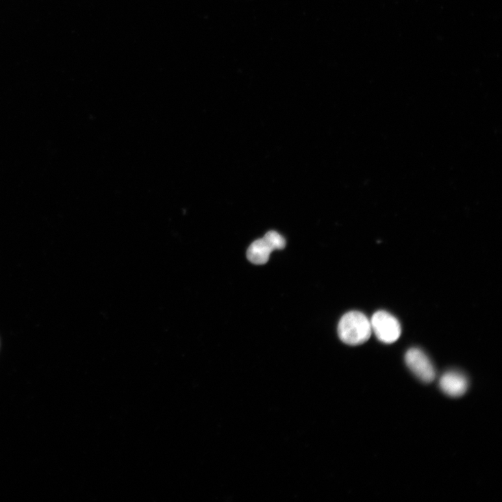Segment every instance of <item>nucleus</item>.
I'll list each match as a JSON object with an SVG mask.
<instances>
[{"label": "nucleus", "instance_id": "obj_3", "mask_svg": "<svg viewBox=\"0 0 502 502\" xmlns=\"http://www.w3.org/2000/svg\"><path fill=\"white\" fill-rule=\"evenodd\" d=\"M372 332L381 342L392 344L401 335V326L398 319L385 311H379L370 320Z\"/></svg>", "mask_w": 502, "mask_h": 502}, {"label": "nucleus", "instance_id": "obj_1", "mask_svg": "<svg viewBox=\"0 0 502 502\" xmlns=\"http://www.w3.org/2000/svg\"><path fill=\"white\" fill-rule=\"evenodd\" d=\"M338 333L344 343L356 346L368 340L373 332L371 321L364 314L351 312L340 319Z\"/></svg>", "mask_w": 502, "mask_h": 502}, {"label": "nucleus", "instance_id": "obj_2", "mask_svg": "<svg viewBox=\"0 0 502 502\" xmlns=\"http://www.w3.org/2000/svg\"><path fill=\"white\" fill-rule=\"evenodd\" d=\"M286 245V240L282 236L276 231H269L263 238L251 244L247 251V258L255 264H266L273 251L282 250Z\"/></svg>", "mask_w": 502, "mask_h": 502}, {"label": "nucleus", "instance_id": "obj_5", "mask_svg": "<svg viewBox=\"0 0 502 502\" xmlns=\"http://www.w3.org/2000/svg\"><path fill=\"white\" fill-rule=\"evenodd\" d=\"M440 387L447 395L460 397L467 392L468 381L464 375L459 372L449 371L440 378Z\"/></svg>", "mask_w": 502, "mask_h": 502}, {"label": "nucleus", "instance_id": "obj_4", "mask_svg": "<svg viewBox=\"0 0 502 502\" xmlns=\"http://www.w3.org/2000/svg\"><path fill=\"white\" fill-rule=\"evenodd\" d=\"M410 370L422 381L431 383L434 381L436 372L429 357L419 349L413 347L405 357Z\"/></svg>", "mask_w": 502, "mask_h": 502}]
</instances>
